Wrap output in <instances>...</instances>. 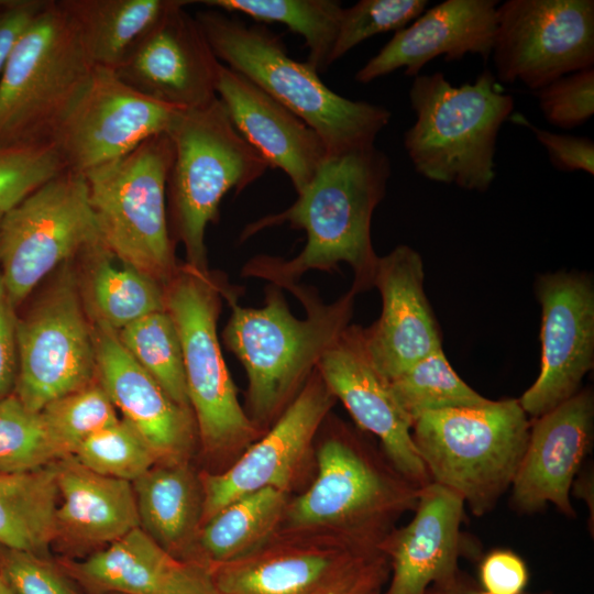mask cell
<instances>
[{"label":"cell","instance_id":"cell-1","mask_svg":"<svg viewBox=\"0 0 594 594\" xmlns=\"http://www.w3.org/2000/svg\"><path fill=\"white\" fill-rule=\"evenodd\" d=\"M392 174L388 156L375 145L327 155L309 184L283 211L248 224L241 241L276 226L306 232V244L289 260L257 255L242 275L288 288L309 271H333L346 263L358 294L374 287L378 256L371 238L373 212L383 200Z\"/></svg>","mask_w":594,"mask_h":594},{"label":"cell","instance_id":"cell-2","mask_svg":"<svg viewBox=\"0 0 594 594\" xmlns=\"http://www.w3.org/2000/svg\"><path fill=\"white\" fill-rule=\"evenodd\" d=\"M287 289L301 302L305 318L293 315L282 289L272 284L260 308L242 307L237 288L228 283L222 293L231 308L222 340L246 372V414L261 431L282 415L350 326L358 295L350 288L326 304L312 287L298 283Z\"/></svg>","mask_w":594,"mask_h":594},{"label":"cell","instance_id":"cell-3","mask_svg":"<svg viewBox=\"0 0 594 594\" xmlns=\"http://www.w3.org/2000/svg\"><path fill=\"white\" fill-rule=\"evenodd\" d=\"M221 64L242 74L282 103L322 140L328 155L372 146L391 112L331 90L307 62L294 59L265 25L246 24L217 9L195 13Z\"/></svg>","mask_w":594,"mask_h":594},{"label":"cell","instance_id":"cell-4","mask_svg":"<svg viewBox=\"0 0 594 594\" xmlns=\"http://www.w3.org/2000/svg\"><path fill=\"white\" fill-rule=\"evenodd\" d=\"M416 122L404 147L422 177L465 190L486 191L495 173L496 140L514 109L495 75L484 69L454 87L442 73L418 75L409 89Z\"/></svg>","mask_w":594,"mask_h":594},{"label":"cell","instance_id":"cell-5","mask_svg":"<svg viewBox=\"0 0 594 594\" xmlns=\"http://www.w3.org/2000/svg\"><path fill=\"white\" fill-rule=\"evenodd\" d=\"M317 460L314 483L287 504L284 518L290 531L326 530L352 544L380 549L398 517L417 506L421 488L344 426L320 444Z\"/></svg>","mask_w":594,"mask_h":594},{"label":"cell","instance_id":"cell-6","mask_svg":"<svg viewBox=\"0 0 594 594\" xmlns=\"http://www.w3.org/2000/svg\"><path fill=\"white\" fill-rule=\"evenodd\" d=\"M167 133L174 147L166 185L170 235L183 244L186 263L206 272V229L217 221L222 198L241 193L270 167L235 130L219 98L180 111Z\"/></svg>","mask_w":594,"mask_h":594},{"label":"cell","instance_id":"cell-7","mask_svg":"<svg viewBox=\"0 0 594 594\" xmlns=\"http://www.w3.org/2000/svg\"><path fill=\"white\" fill-rule=\"evenodd\" d=\"M530 427L518 399H490L426 413L414 421L411 436L430 481L482 516L512 486Z\"/></svg>","mask_w":594,"mask_h":594},{"label":"cell","instance_id":"cell-8","mask_svg":"<svg viewBox=\"0 0 594 594\" xmlns=\"http://www.w3.org/2000/svg\"><path fill=\"white\" fill-rule=\"evenodd\" d=\"M94 68L58 0H47L1 73L0 147L51 143Z\"/></svg>","mask_w":594,"mask_h":594},{"label":"cell","instance_id":"cell-9","mask_svg":"<svg viewBox=\"0 0 594 594\" xmlns=\"http://www.w3.org/2000/svg\"><path fill=\"white\" fill-rule=\"evenodd\" d=\"M174 155L168 133L84 174L103 245L122 263L166 285L178 263L166 185Z\"/></svg>","mask_w":594,"mask_h":594},{"label":"cell","instance_id":"cell-10","mask_svg":"<svg viewBox=\"0 0 594 594\" xmlns=\"http://www.w3.org/2000/svg\"><path fill=\"white\" fill-rule=\"evenodd\" d=\"M226 284L217 274L184 263L165 285V309L179 333L197 435L210 454L235 453L261 435L239 402L218 339Z\"/></svg>","mask_w":594,"mask_h":594},{"label":"cell","instance_id":"cell-11","mask_svg":"<svg viewBox=\"0 0 594 594\" xmlns=\"http://www.w3.org/2000/svg\"><path fill=\"white\" fill-rule=\"evenodd\" d=\"M14 394L32 411L97 378L92 322L84 306L75 260L52 277L18 318Z\"/></svg>","mask_w":594,"mask_h":594},{"label":"cell","instance_id":"cell-12","mask_svg":"<svg viewBox=\"0 0 594 594\" xmlns=\"http://www.w3.org/2000/svg\"><path fill=\"white\" fill-rule=\"evenodd\" d=\"M99 241L82 174L65 169L34 190L0 223V273L13 307Z\"/></svg>","mask_w":594,"mask_h":594},{"label":"cell","instance_id":"cell-13","mask_svg":"<svg viewBox=\"0 0 594 594\" xmlns=\"http://www.w3.org/2000/svg\"><path fill=\"white\" fill-rule=\"evenodd\" d=\"M387 563L380 549L327 536L320 542L262 546L207 569L223 594H354L378 590Z\"/></svg>","mask_w":594,"mask_h":594},{"label":"cell","instance_id":"cell-14","mask_svg":"<svg viewBox=\"0 0 594 594\" xmlns=\"http://www.w3.org/2000/svg\"><path fill=\"white\" fill-rule=\"evenodd\" d=\"M496 79L531 91L594 66L593 0H507L496 9Z\"/></svg>","mask_w":594,"mask_h":594},{"label":"cell","instance_id":"cell-15","mask_svg":"<svg viewBox=\"0 0 594 594\" xmlns=\"http://www.w3.org/2000/svg\"><path fill=\"white\" fill-rule=\"evenodd\" d=\"M180 111L139 92L113 69L95 66L51 143L66 169L84 175L167 133Z\"/></svg>","mask_w":594,"mask_h":594},{"label":"cell","instance_id":"cell-16","mask_svg":"<svg viewBox=\"0 0 594 594\" xmlns=\"http://www.w3.org/2000/svg\"><path fill=\"white\" fill-rule=\"evenodd\" d=\"M541 305V364L518 398L531 419L574 396L594 365V286L581 273L543 274L536 282Z\"/></svg>","mask_w":594,"mask_h":594},{"label":"cell","instance_id":"cell-17","mask_svg":"<svg viewBox=\"0 0 594 594\" xmlns=\"http://www.w3.org/2000/svg\"><path fill=\"white\" fill-rule=\"evenodd\" d=\"M336 400L315 370L270 430L224 472L208 473L200 479L201 525L241 496L264 488L287 492Z\"/></svg>","mask_w":594,"mask_h":594},{"label":"cell","instance_id":"cell-18","mask_svg":"<svg viewBox=\"0 0 594 594\" xmlns=\"http://www.w3.org/2000/svg\"><path fill=\"white\" fill-rule=\"evenodd\" d=\"M176 4L114 70L129 86L164 105L193 110L217 97L220 61L195 15Z\"/></svg>","mask_w":594,"mask_h":594},{"label":"cell","instance_id":"cell-19","mask_svg":"<svg viewBox=\"0 0 594 594\" xmlns=\"http://www.w3.org/2000/svg\"><path fill=\"white\" fill-rule=\"evenodd\" d=\"M362 330L358 324L348 326L323 353L316 370L358 426L380 440L391 464L422 488L431 481L413 440V420L371 361Z\"/></svg>","mask_w":594,"mask_h":594},{"label":"cell","instance_id":"cell-20","mask_svg":"<svg viewBox=\"0 0 594 594\" xmlns=\"http://www.w3.org/2000/svg\"><path fill=\"white\" fill-rule=\"evenodd\" d=\"M424 280L422 258L410 246L400 244L378 256L374 287L382 297V312L362 333L371 361L388 382L442 348Z\"/></svg>","mask_w":594,"mask_h":594},{"label":"cell","instance_id":"cell-21","mask_svg":"<svg viewBox=\"0 0 594 594\" xmlns=\"http://www.w3.org/2000/svg\"><path fill=\"white\" fill-rule=\"evenodd\" d=\"M593 430L594 397L588 388L532 419L510 486L513 506L535 513L550 503L566 516H574L570 492L592 449Z\"/></svg>","mask_w":594,"mask_h":594},{"label":"cell","instance_id":"cell-22","mask_svg":"<svg viewBox=\"0 0 594 594\" xmlns=\"http://www.w3.org/2000/svg\"><path fill=\"white\" fill-rule=\"evenodd\" d=\"M97 378L122 418L147 442L157 463L187 462L197 435L194 414L176 404L129 354L117 331L92 322Z\"/></svg>","mask_w":594,"mask_h":594},{"label":"cell","instance_id":"cell-23","mask_svg":"<svg viewBox=\"0 0 594 594\" xmlns=\"http://www.w3.org/2000/svg\"><path fill=\"white\" fill-rule=\"evenodd\" d=\"M497 0H446L425 10L413 23L394 33L382 50L355 74L360 84L404 68L416 77L427 63L443 55L447 62L466 54L491 57Z\"/></svg>","mask_w":594,"mask_h":594},{"label":"cell","instance_id":"cell-24","mask_svg":"<svg viewBox=\"0 0 594 594\" xmlns=\"http://www.w3.org/2000/svg\"><path fill=\"white\" fill-rule=\"evenodd\" d=\"M217 97L240 135L300 193L328 155L320 136L242 74L219 70Z\"/></svg>","mask_w":594,"mask_h":594},{"label":"cell","instance_id":"cell-25","mask_svg":"<svg viewBox=\"0 0 594 594\" xmlns=\"http://www.w3.org/2000/svg\"><path fill=\"white\" fill-rule=\"evenodd\" d=\"M464 506L460 496L436 483L420 490L414 518L380 547L392 568L385 594H425L458 576Z\"/></svg>","mask_w":594,"mask_h":594},{"label":"cell","instance_id":"cell-26","mask_svg":"<svg viewBox=\"0 0 594 594\" xmlns=\"http://www.w3.org/2000/svg\"><path fill=\"white\" fill-rule=\"evenodd\" d=\"M64 570L91 594H223L206 566L175 558L140 527Z\"/></svg>","mask_w":594,"mask_h":594},{"label":"cell","instance_id":"cell-27","mask_svg":"<svg viewBox=\"0 0 594 594\" xmlns=\"http://www.w3.org/2000/svg\"><path fill=\"white\" fill-rule=\"evenodd\" d=\"M55 541L72 549L105 548L140 527L132 483L98 474L74 455L55 461Z\"/></svg>","mask_w":594,"mask_h":594},{"label":"cell","instance_id":"cell-28","mask_svg":"<svg viewBox=\"0 0 594 594\" xmlns=\"http://www.w3.org/2000/svg\"><path fill=\"white\" fill-rule=\"evenodd\" d=\"M140 528L175 558L188 561L199 532L202 490L187 462L157 463L132 482Z\"/></svg>","mask_w":594,"mask_h":594},{"label":"cell","instance_id":"cell-29","mask_svg":"<svg viewBox=\"0 0 594 594\" xmlns=\"http://www.w3.org/2000/svg\"><path fill=\"white\" fill-rule=\"evenodd\" d=\"M101 241L76 258L79 290L91 322L119 331L165 309V285L121 262Z\"/></svg>","mask_w":594,"mask_h":594},{"label":"cell","instance_id":"cell-30","mask_svg":"<svg viewBox=\"0 0 594 594\" xmlns=\"http://www.w3.org/2000/svg\"><path fill=\"white\" fill-rule=\"evenodd\" d=\"M177 0H58L95 66L116 70Z\"/></svg>","mask_w":594,"mask_h":594},{"label":"cell","instance_id":"cell-31","mask_svg":"<svg viewBox=\"0 0 594 594\" xmlns=\"http://www.w3.org/2000/svg\"><path fill=\"white\" fill-rule=\"evenodd\" d=\"M55 462L28 472H0V544L46 557L55 541Z\"/></svg>","mask_w":594,"mask_h":594},{"label":"cell","instance_id":"cell-32","mask_svg":"<svg viewBox=\"0 0 594 594\" xmlns=\"http://www.w3.org/2000/svg\"><path fill=\"white\" fill-rule=\"evenodd\" d=\"M286 494L264 488L241 496L205 521L198 532L200 564L234 561L260 549L284 518Z\"/></svg>","mask_w":594,"mask_h":594},{"label":"cell","instance_id":"cell-33","mask_svg":"<svg viewBox=\"0 0 594 594\" xmlns=\"http://www.w3.org/2000/svg\"><path fill=\"white\" fill-rule=\"evenodd\" d=\"M226 13H243L262 23H280L305 40L307 63L318 73L330 65L343 7L336 0H205Z\"/></svg>","mask_w":594,"mask_h":594},{"label":"cell","instance_id":"cell-34","mask_svg":"<svg viewBox=\"0 0 594 594\" xmlns=\"http://www.w3.org/2000/svg\"><path fill=\"white\" fill-rule=\"evenodd\" d=\"M129 354L179 406L190 409L182 342L177 327L164 309L148 314L117 331Z\"/></svg>","mask_w":594,"mask_h":594},{"label":"cell","instance_id":"cell-35","mask_svg":"<svg viewBox=\"0 0 594 594\" xmlns=\"http://www.w3.org/2000/svg\"><path fill=\"white\" fill-rule=\"evenodd\" d=\"M389 385L413 424L429 411L480 406L490 400L454 372L442 348L389 381Z\"/></svg>","mask_w":594,"mask_h":594},{"label":"cell","instance_id":"cell-36","mask_svg":"<svg viewBox=\"0 0 594 594\" xmlns=\"http://www.w3.org/2000/svg\"><path fill=\"white\" fill-rule=\"evenodd\" d=\"M65 458L41 411L12 393L0 400V472L19 473Z\"/></svg>","mask_w":594,"mask_h":594},{"label":"cell","instance_id":"cell-37","mask_svg":"<svg viewBox=\"0 0 594 594\" xmlns=\"http://www.w3.org/2000/svg\"><path fill=\"white\" fill-rule=\"evenodd\" d=\"M41 413L65 457L73 455L86 439L120 419L98 378L51 402Z\"/></svg>","mask_w":594,"mask_h":594},{"label":"cell","instance_id":"cell-38","mask_svg":"<svg viewBox=\"0 0 594 594\" xmlns=\"http://www.w3.org/2000/svg\"><path fill=\"white\" fill-rule=\"evenodd\" d=\"M73 455L98 474L131 483L157 464L147 442L123 418L90 436Z\"/></svg>","mask_w":594,"mask_h":594},{"label":"cell","instance_id":"cell-39","mask_svg":"<svg viewBox=\"0 0 594 594\" xmlns=\"http://www.w3.org/2000/svg\"><path fill=\"white\" fill-rule=\"evenodd\" d=\"M428 3L427 0H360L344 8L330 63L376 34L406 28Z\"/></svg>","mask_w":594,"mask_h":594},{"label":"cell","instance_id":"cell-40","mask_svg":"<svg viewBox=\"0 0 594 594\" xmlns=\"http://www.w3.org/2000/svg\"><path fill=\"white\" fill-rule=\"evenodd\" d=\"M65 169L52 143L0 147V215Z\"/></svg>","mask_w":594,"mask_h":594},{"label":"cell","instance_id":"cell-41","mask_svg":"<svg viewBox=\"0 0 594 594\" xmlns=\"http://www.w3.org/2000/svg\"><path fill=\"white\" fill-rule=\"evenodd\" d=\"M532 94L551 125L574 129L594 114V67L561 76Z\"/></svg>","mask_w":594,"mask_h":594},{"label":"cell","instance_id":"cell-42","mask_svg":"<svg viewBox=\"0 0 594 594\" xmlns=\"http://www.w3.org/2000/svg\"><path fill=\"white\" fill-rule=\"evenodd\" d=\"M0 575L14 594H80L65 571L28 551L4 548Z\"/></svg>","mask_w":594,"mask_h":594},{"label":"cell","instance_id":"cell-43","mask_svg":"<svg viewBox=\"0 0 594 594\" xmlns=\"http://www.w3.org/2000/svg\"><path fill=\"white\" fill-rule=\"evenodd\" d=\"M517 124L527 127L546 148L552 166L565 173L594 174V143L590 138L553 133L532 124L524 116L512 117Z\"/></svg>","mask_w":594,"mask_h":594},{"label":"cell","instance_id":"cell-44","mask_svg":"<svg viewBox=\"0 0 594 594\" xmlns=\"http://www.w3.org/2000/svg\"><path fill=\"white\" fill-rule=\"evenodd\" d=\"M482 591L486 594H522L528 581L525 562L514 552L495 550L480 568Z\"/></svg>","mask_w":594,"mask_h":594},{"label":"cell","instance_id":"cell-45","mask_svg":"<svg viewBox=\"0 0 594 594\" xmlns=\"http://www.w3.org/2000/svg\"><path fill=\"white\" fill-rule=\"evenodd\" d=\"M15 308L0 273V400L14 392L18 376Z\"/></svg>","mask_w":594,"mask_h":594},{"label":"cell","instance_id":"cell-46","mask_svg":"<svg viewBox=\"0 0 594 594\" xmlns=\"http://www.w3.org/2000/svg\"><path fill=\"white\" fill-rule=\"evenodd\" d=\"M47 0H8L0 8V75L19 37Z\"/></svg>","mask_w":594,"mask_h":594},{"label":"cell","instance_id":"cell-47","mask_svg":"<svg viewBox=\"0 0 594 594\" xmlns=\"http://www.w3.org/2000/svg\"><path fill=\"white\" fill-rule=\"evenodd\" d=\"M425 594H486L482 590H476L455 576L452 580L431 585Z\"/></svg>","mask_w":594,"mask_h":594},{"label":"cell","instance_id":"cell-48","mask_svg":"<svg viewBox=\"0 0 594 594\" xmlns=\"http://www.w3.org/2000/svg\"><path fill=\"white\" fill-rule=\"evenodd\" d=\"M0 594H14L7 582L0 575Z\"/></svg>","mask_w":594,"mask_h":594},{"label":"cell","instance_id":"cell-49","mask_svg":"<svg viewBox=\"0 0 594 594\" xmlns=\"http://www.w3.org/2000/svg\"><path fill=\"white\" fill-rule=\"evenodd\" d=\"M354 594H377V590L365 591V592H359V593H354Z\"/></svg>","mask_w":594,"mask_h":594},{"label":"cell","instance_id":"cell-50","mask_svg":"<svg viewBox=\"0 0 594 594\" xmlns=\"http://www.w3.org/2000/svg\"><path fill=\"white\" fill-rule=\"evenodd\" d=\"M7 2L8 0H0V8L3 7Z\"/></svg>","mask_w":594,"mask_h":594},{"label":"cell","instance_id":"cell-51","mask_svg":"<svg viewBox=\"0 0 594 594\" xmlns=\"http://www.w3.org/2000/svg\"><path fill=\"white\" fill-rule=\"evenodd\" d=\"M2 216H3V215H0V223H1Z\"/></svg>","mask_w":594,"mask_h":594},{"label":"cell","instance_id":"cell-52","mask_svg":"<svg viewBox=\"0 0 594 594\" xmlns=\"http://www.w3.org/2000/svg\"><path fill=\"white\" fill-rule=\"evenodd\" d=\"M108 594H118V593H108Z\"/></svg>","mask_w":594,"mask_h":594}]
</instances>
